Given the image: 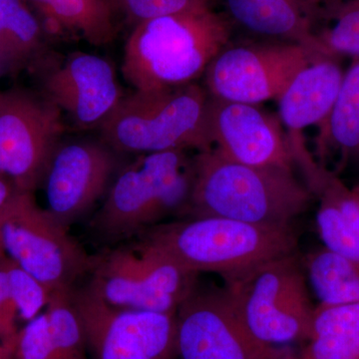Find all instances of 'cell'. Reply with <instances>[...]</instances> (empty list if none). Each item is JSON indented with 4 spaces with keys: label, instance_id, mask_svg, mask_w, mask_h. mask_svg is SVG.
<instances>
[{
    "label": "cell",
    "instance_id": "d4e9b609",
    "mask_svg": "<svg viewBox=\"0 0 359 359\" xmlns=\"http://www.w3.org/2000/svg\"><path fill=\"white\" fill-rule=\"evenodd\" d=\"M323 15L332 20V25L318 32L325 51L339 57L359 56V0H344Z\"/></svg>",
    "mask_w": 359,
    "mask_h": 359
},
{
    "label": "cell",
    "instance_id": "603a6c76",
    "mask_svg": "<svg viewBox=\"0 0 359 359\" xmlns=\"http://www.w3.org/2000/svg\"><path fill=\"white\" fill-rule=\"evenodd\" d=\"M309 287L320 306L359 304V261L321 248L302 257Z\"/></svg>",
    "mask_w": 359,
    "mask_h": 359
},
{
    "label": "cell",
    "instance_id": "5bb4252c",
    "mask_svg": "<svg viewBox=\"0 0 359 359\" xmlns=\"http://www.w3.org/2000/svg\"><path fill=\"white\" fill-rule=\"evenodd\" d=\"M117 153L99 139L59 144L43 184L49 212L66 228L107 193Z\"/></svg>",
    "mask_w": 359,
    "mask_h": 359
},
{
    "label": "cell",
    "instance_id": "7a4b0ae2",
    "mask_svg": "<svg viewBox=\"0 0 359 359\" xmlns=\"http://www.w3.org/2000/svg\"><path fill=\"white\" fill-rule=\"evenodd\" d=\"M193 160V189L185 218L219 217L287 226L313 200L294 170L240 164L224 159L212 149L198 152Z\"/></svg>",
    "mask_w": 359,
    "mask_h": 359
},
{
    "label": "cell",
    "instance_id": "d6986e66",
    "mask_svg": "<svg viewBox=\"0 0 359 359\" xmlns=\"http://www.w3.org/2000/svg\"><path fill=\"white\" fill-rule=\"evenodd\" d=\"M316 158L327 166L330 155L339 156L335 173L348 164L359 166V56L351 58L339 95L327 119L318 127Z\"/></svg>",
    "mask_w": 359,
    "mask_h": 359
},
{
    "label": "cell",
    "instance_id": "f1b7e54d",
    "mask_svg": "<svg viewBox=\"0 0 359 359\" xmlns=\"http://www.w3.org/2000/svg\"><path fill=\"white\" fill-rule=\"evenodd\" d=\"M18 316L20 314L9 290L4 261L0 263V342L2 344H14L18 342L20 330L16 325Z\"/></svg>",
    "mask_w": 359,
    "mask_h": 359
},
{
    "label": "cell",
    "instance_id": "7c38bea8",
    "mask_svg": "<svg viewBox=\"0 0 359 359\" xmlns=\"http://www.w3.org/2000/svg\"><path fill=\"white\" fill-rule=\"evenodd\" d=\"M180 359H283L290 354L255 339L224 287H201L176 313Z\"/></svg>",
    "mask_w": 359,
    "mask_h": 359
},
{
    "label": "cell",
    "instance_id": "2e32d148",
    "mask_svg": "<svg viewBox=\"0 0 359 359\" xmlns=\"http://www.w3.org/2000/svg\"><path fill=\"white\" fill-rule=\"evenodd\" d=\"M290 148L302 181L318 200L316 226L323 247L359 261V204L353 188L313 157L306 140L295 142Z\"/></svg>",
    "mask_w": 359,
    "mask_h": 359
},
{
    "label": "cell",
    "instance_id": "e575fe53",
    "mask_svg": "<svg viewBox=\"0 0 359 359\" xmlns=\"http://www.w3.org/2000/svg\"><path fill=\"white\" fill-rule=\"evenodd\" d=\"M283 359H294V358H292V356H289V358H283Z\"/></svg>",
    "mask_w": 359,
    "mask_h": 359
},
{
    "label": "cell",
    "instance_id": "4316f807",
    "mask_svg": "<svg viewBox=\"0 0 359 359\" xmlns=\"http://www.w3.org/2000/svg\"><path fill=\"white\" fill-rule=\"evenodd\" d=\"M216 0H113L117 16L121 14L133 26L142 21L210 8Z\"/></svg>",
    "mask_w": 359,
    "mask_h": 359
},
{
    "label": "cell",
    "instance_id": "30bf717a",
    "mask_svg": "<svg viewBox=\"0 0 359 359\" xmlns=\"http://www.w3.org/2000/svg\"><path fill=\"white\" fill-rule=\"evenodd\" d=\"M72 301L89 359H180L176 313L117 308L87 285Z\"/></svg>",
    "mask_w": 359,
    "mask_h": 359
},
{
    "label": "cell",
    "instance_id": "83f0119b",
    "mask_svg": "<svg viewBox=\"0 0 359 359\" xmlns=\"http://www.w3.org/2000/svg\"><path fill=\"white\" fill-rule=\"evenodd\" d=\"M15 359H63L52 337L45 313L35 316L20 330Z\"/></svg>",
    "mask_w": 359,
    "mask_h": 359
},
{
    "label": "cell",
    "instance_id": "8992f818",
    "mask_svg": "<svg viewBox=\"0 0 359 359\" xmlns=\"http://www.w3.org/2000/svg\"><path fill=\"white\" fill-rule=\"evenodd\" d=\"M224 287L259 341L278 346L311 339L316 306L299 252L262 264Z\"/></svg>",
    "mask_w": 359,
    "mask_h": 359
},
{
    "label": "cell",
    "instance_id": "3957f363",
    "mask_svg": "<svg viewBox=\"0 0 359 359\" xmlns=\"http://www.w3.org/2000/svg\"><path fill=\"white\" fill-rule=\"evenodd\" d=\"M231 35L230 21L212 7L142 21L125 43L123 77L134 90L196 83Z\"/></svg>",
    "mask_w": 359,
    "mask_h": 359
},
{
    "label": "cell",
    "instance_id": "1f68e13d",
    "mask_svg": "<svg viewBox=\"0 0 359 359\" xmlns=\"http://www.w3.org/2000/svg\"><path fill=\"white\" fill-rule=\"evenodd\" d=\"M16 344H4L0 342V359H15Z\"/></svg>",
    "mask_w": 359,
    "mask_h": 359
},
{
    "label": "cell",
    "instance_id": "8fae6325",
    "mask_svg": "<svg viewBox=\"0 0 359 359\" xmlns=\"http://www.w3.org/2000/svg\"><path fill=\"white\" fill-rule=\"evenodd\" d=\"M323 56L290 42L230 43L208 66L204 87L212 98L230 102L278 100L297 73Z\"/></svg>",
    "mask_w": 359,
    "mask_h": 359
},
{
    "label": "cell",
    "instance_id": "9a60e30c",
    "mask_svg": "<svg viewBox=\"0 0 359 359\" xmlns=\"http://www.w3.org/2000/svg\"><path fill=\"white\" fill-rule=\"evenodd\" d=\"M208 127L212 150L224 159L249 166L294 171L289 136L278 116L255 104L210 97Z\"/></svg>",
    "mask_w": 359,
    "mask_h": 359
},
{
    "label": "cell",
    "instance_id": "52a82bcc",
    "mask_svg": "<svg viewBox=\"0 0 359 359\" xmlns=\"http://www.w3.org/2000/svg\"><path fill=\"white\" fill-rule=\"evenodd\" d=\"M67 229L32 192L14 191L0 205V233L6 256L34 276L50 292L75 289L92 268L89 256Z\"/></svg>",
    "mask_w": 359,
    "mask_h": 359
},
{
    "label": "cell",
    "instance_id": "ffe728a7",
    "mask_svg": "<svg viewBox=\"0 0 359 359\" xmlns=\"http://www.w3.org/2000/svg\"><path fill=\"white\" fill-rule=\"evenodd\" d=\"M45 47L43 25L25 0H0V76L32 68Z\"/></svg>",
    "mask_w": 359,
    "mask_h": 359
},
{
    "label": "cell",
    "instance_id": "277c9868",
    "mask_svg": "<svg viewBox=\"0 0 359 359\" xmlns=\"http://www.w3.org/2000/svg\"><path fill=\"white\" fill-rule=\"evenodd\" d=\"M210 96L198 83L124 94L99 127L100 140L117 154L212 149L208 127Z\"/></svg>",
    "mask_w": 359,
    "mask_h": 359
},
{
    "label": "cell",
    "instance_id": "484cf974",
    "mask_svg": "<svg viewBox=\"0 0 359 359\" xmlns=\"http://www.w3.org/2000/svg\"><path fill=\"white\" fill-rule=\"evenodd\" d=\"M7 282L13 295L18 314L23 320L29 321L46 308L50 292L37 278L30 275L11 257L4 259Z\"/></svg>",
    "mask_w": 359,
    "mask_h": 359
},
{
    "label": "cell",
    "instance_id": "836d02e7",
    "mask_svg": "<svg viewBox=\"0 0 359 359\" xmlns=\"http://www.w3.org/2000/svg\"><path fill=\"white\" fill-rule=\"evenodd\" d=\"M353 191L354 196H355L356 200H358L359 204V184L353 187Z\"/></svg>",
    "mask_w": 359,
    "mask_h": 359
},
{
    "label": "cell",
    "instance_id": "4dcf8cb0",
    "mask_svg": "<svg viewBox=\"0 0 359 359\" xmlns=\"http://www.w3.org/2000/svg\"><path fill=\"white\" fill-rule=\"evenodd\" d=\"M14 191H15V189H14L13 184L8 180L0 176V205L4 204L11 197Z\"/></svg>",
    "mask_w": 359,
    "mask_h": 359
},
{
    "label": "cell",
    "instance_id": "d6a6232c",
    "mask_svg": "<svg viewBox=\"0 0 359 359\" xmlns=\"http://www.w3.org/2000/svg\"><path fill=\"white\" fill-rule=\"evenodd\" d=\"M6 257V250H4V244H2L1 233H0V263L4 262Z\"/></svg>",
    "mask_w": 359,
    "mask_h": 359
},
{
    "label": "cell",
    "instance_id": "4fadbf2b",
    "mask_svg": "<svg viewBox=\"0 0 359 359\" xmlns=\"http://www.w3.org/2000/svg\"><path fill=\"white\" fill-rule=\"evenodd\" d=\"M32 69L39 93L80 131L99 129L124 95L114 66L97 54L76 51L56 60L45 54Z\"/></svg>",
    "mask_w": 359,
    "mask_h": 359
},
{
    "label": "cell",
    "instance_id": "ba28073f",
    "mask_svg": "<svg viewBox=\"0 0 359 359\" xmlns=\"http://www.w3.org/2000/svg\"><path fill=\"white\" fill-rule=\"evenodd\" d=\"M87 285L117 308L177 313L199 276L139 240L93 256Z\"/></svg>",
    "mask_w": 359,
    "mask_h": 359
},
{
    "label": "cell",
    "instance_id": "7402d4cb",
    "mask_svg": "<svg viewBox=\"0 0 359 359\" xmlns=\"http://www.w3.org/2000/svg\"><path fill=\"white\" fill-rule=\"evenodd\" d=\"M299 359H359V304H318L313 335Z\"/></svg>",
    "mask_w": 359,
    "mask_h": 359
},
{
    "label": "cell",
    "instance_id": "9c48e42d",
    "mask_svg": "<svg viewBox=\"0 0 359 359\" xmlns=\"http://www.w3.org/2000/svg\"><path fill=\"white\" fill-rule=\"evenodd\" d=\"M65 128L62 113L39 92H0V176L16 191L34 192Z\"/></svg>",
    "mask_w": 359,
    "mask_h": 359
},
{
    "label": "cell",
    "instance_id": "6da1fadb",
    "mask_svg": "<svg viewBox=\"0 0 359 359\" xmlns=\"http://www.w3.org/2000/svg\"><path fill=\"white\" fill-rule=\"evenodd\" d=\"M140 241L200 275L231 282L262 264L299 252L294 224L263 226L219 217L165 222L139 235Z\"/></svg>",
    "mask_w": 359,
    "mask_h": 359
},
{
    "label": "cell",
    "instance_id": "cb8c5ba5",
    "mask_svg": "<svg viewBox=\"0 0 359 359\" xmlns=\"http://www.w3.org/2000/svg\"><path fill=\"white\" fill-rule=\"evenodd\" d=\"M72 290L52 292L44 313L63 359H89L81 320L72 301Z\"/></svg>",
    "mask_w": 359,
    "mask_h": 359
},
{
    "label": "cell",
    "instance_id": "5b68a950",
    "mask_svg": "<svg viewBox=\"0 0 359 359\" xmlns=\"http://www.w3.org/2000/svg\"><path fill=\"white\" fill-rule=\"evenodd\" d=\"M189 151L138 155L113 180L91 221L101 237L120 241L140 235L168 219L185 218L194 183Z\"/></svg>",
    "mask_w": 359,
    "mask_h": 359
},
{
    "label": "cell",
    "instance_id": "44dd1931",
    "mask_svg": "<svg viewBox=\"0 0 359 359\" xmlns=\"http://www.w3.org/2000/svg\"><path fill=\"white\" fill-rule=\"evenodd\" d=\"M49 25L75 33L90 44L105 45L115 39L117 13L113 0H28Z\"/></svg>",
    "mask_w": 359,
    "mask_h": 359
},
{
    "label": "cell",
    "instance_id": "f546056e",
    "mask_svg": "<svg viewBox=\"0 0 359 359\" xmlns=\"http://www.w3.org/2000/svg\"><path fill=\"white\" fill-rule=\"evenodd\" d=\"M309 6L313 9L314 11L323 13V11H327L328 8H332L340 2L344 1V0H306Z\"/></svg>",
    "mask_w": 359,
    "mask_h": 359
},
{
    "label": "cell",
    "instance_id": "ac0fdd59",
    "mask_svg": "<svg viewBox=\"0 0 359 359\" xmlns=\"http://www.w3.org/2000/svg\"><path fill=\"white\" fill-rule=\"evenodd\" d=\"M226 18L245 32L269 41L302 45L316 54L327 55L313 29L316 11L306 0H223Z\"/></svg>",
    "mask_w": 359,
    "mask_h": 359
},
{
    "label": "cell",
    "instance_id": "e0dca14e",
    "mask_svg": "<svg viewBox=\"0 0 359 359\" xmlns=\"http://www.w3.org/2000/svg\"><path fill=\"white\" fill-rule=\"evenodd\" d=\"M342 57L325 55L306 66L278 99V118L287 136H302L304 130L327 119L334 107L344 72Z\"/></svg>",
    "mask_w": 359,
    "mask_h": 359
}]
</instances>
